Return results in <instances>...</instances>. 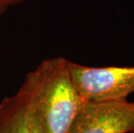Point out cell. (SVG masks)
<instances>
[{
  "label": "cell",
  "mask_w": 134,
  "mask_h": 133,
  "mask_svg": "<svg viewBox=\"0 0 134 133\" xmlns=\"http://www.w3.org/2000/svg\"><path fill=\"white\" fill-rule=\"evenodd\" d=\"M25 1L26 0H0V14L5 12L9 8L18 5Z\"/></svg>",
  "instance_id": "obj_5"
},
{
  "label": "cell",
  "mask_w": 134,
  "mask_h": 133,
  "mask_svg": "<svg viewBox=\"0 0 134 133\" xmlns=\"http://www.w3.org/2000/svg\"><path fill=\"white\" fill-rule=\"evenodd\" d=\"M134 132V102H84L68 133Z\"/></svg>",
  "instance_id": "obj_3"
},
{
  "label": "cell",
  "mask_w": 134,
  "mask_h": 133,
  "mask_svg": "<svg viewBox=\"0 0 134 133\" xmlns=\"http://www.w3.org/2000/svg\"><path fill=\"white\" fill-rule=\"evenodd\" d=\"M0 133H31L25 120L24 96L19 91L0 102Z\"/></svg>",
  "instance_id": "obj_4"
},
{
  "label": "cell",
  "mask_w": 134,
  "mask_h": 133,
  "mask_svg": "<svg viewBox=\"0 0 134 133\" xmlns=\"http://www.w3.org/2000/svg\"><path fill=\"white\" fill-rule=\"evenodd\" d=\"M77 93L85 102L125 100L134 93V67H86L68 61Z\"/></svg>",
  "instance_id": "obj_2"
},
{
  "label": "cell",
  "mask_w": 134,
  "mask_h": 133,
  "mask_svg": "<svg viewBox=\"0 0 134 133\" xmlns=\"http://www.w3.org/2000/svg\"><path fill=\"white\" fill-rule=\"evenodd\" d=\"M68 61L46 59L25 76L18 91L31 133H68L85 102L73 85Z\"/></svg>",
  "instance_id": "obj_1"
}]
</instances>
